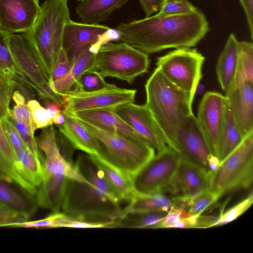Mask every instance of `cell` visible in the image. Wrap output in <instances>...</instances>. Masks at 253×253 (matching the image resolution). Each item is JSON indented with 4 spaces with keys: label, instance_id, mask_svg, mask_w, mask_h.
Returning a JSON list of instances; mask_svg holds the SVG:
<instances>
[{
    "label": "cell",
    "instance_id": "1",
    "mask_svg": "<svg viewBox=\"0 0 253 253\" xmlns=\"http://www.w3.org/2000/svg\"><path fill=\"white\" fill-rule=\"evenodd\" d=\"M209 30L206 16L198 9L179 15L157 13L121 23L116 29L118 40L147 54L169 48L194 47Z\"/></svg>",
    "mask_w": 253,
    "mask_h": 253
},
{
    "label": "cell",
    "instance_id": "2",
    "mask_svg": "<svg viewBox=\"0 0 253 253\" xmlns=\"http://www.w3.org/2000/svg\"><path fill=\"white\" fill-rule=\"evenodd\" d=\"M76 164L89 182L69 179L61 211L93 220H116L122 217L121 200L89 156L79 155Z\"/></svg>",
    "mask_w": 253,
    "mask_h": 253
},
{
    "label": "cell",
    "instance_id": "3",
    "mask_svg": "<svg viewBox=\"0 0 253 253\" xmlns=\"http://www.w3.org/2000/svg\"><path fill=\"white\" fill-rule=\"evenodd\" d=\"M145 104L167 140L174 136L182 121L193 114V100L189 93L167 79L156 67L145 84Z\"/></svg>",
    "mask_w": 253,
    "mask_h": 253
},
{
    "label": "cell",
    "instance_id": "4",
    "mask_svg": "<svg viewBox=\"0 0 253 253\" xmlns=\"http://www.w3.org/2000/svg\"><path fill=\"white\" fill-rule=\"evenodd\" d=\"M68 0H46L31 31L26 34L37 48L50 76L62 48L65 26L70 19Z\"/></svg>",
    "mask_w": 253,
    "mask_h": 253
},
{
    "label": "cell",
    "instance_id": "5",
    "mask_svg": "<svg viewBox=\"0 0 253 253\" xmlns=\"http://www.w3.org/2000/svg\"><path fill=\"white\" fill-rule=\"evenodd\" d=\"M75 118L104 145V155L101 158H97L131 177L156 155L155 148L150 144L110 133Z\"/></svg>",
    "mask_w": 253,
    "mask_h": 253
},
{
    "label": "cell",
    "instance_id": "6",
    "mask_svg": "<svg viewBox=\"0 0 253 253\" xmlns=\"http://www.w3.org/2000/svg\"><path fill=\"white\" fill-rule=\"evenodd\" d=\"M148 54L125 43L109 42L94 54L89 70L132 84L138 76L148 71Z\"/></svg>",
    "mask_w": 253,
    "mask_h": 253
},
{
    "label": "cell",
    "instance_id": "7",
    "mask_svg": "<svg viewBox=\"0 0 253 253\" xmlns=\"http://www.w3.org/2000/svg\"><path fill=\"white\" fill-rule=\"evenodd\" d=\"M253 131L221 161L215 170L209 173V190L221 196L238 188H248L253 174Z\"/></svg>",
    "mask_w": 253,
    "mask_h": 253
},
{
    "label": "cell",
    "instance_id": "8",
    "mask_svg": "<svg viewBox=\"0 0 253 253\" xmlns=\"http://www.w3.org/2000/svg\"><path fill=\"white\" fill-rule=\"evenodd\" d=\"M10 51L15 63L42 100H51L62 105V97L49 85L50 76L35 46L26 34L8 37Z\"/></svg>",
    "mask_w": 253,
    "mask_h": 253
},
{
    "label": "cell",
    "instance_id": "9",
    "mask_svg": "<svg viewBox=\"0 0 253 253\" xmlns=\"http://www.w3.org/2000/svg\"><path fill=\"white\" fill-rule=\"evenodd\" d=\"M205 57L196 48L175 49L159 57L156 64L162 74L194 100L197 85L202 78Z\"/></svg>",
    "mask_w": 253,
    "mask_h": 253
},
{
    "label": "cell",
    "instance_id": "10",
    "mask_svg": "<svg viewBox=\"0 0 253 253\" xmlns=\"http://www.w3.org/2000/svg\"><path fill=\"white\" fill-rule=\"evenodd\" d=\"M180 160L178 154L169 146L157 153L132 177L135 194H165L176 173Z\"/></svg>",
    "mask_w": 253,
    "mask_h": 253
},
{
    "label": "cell",
    "instance_id": "11",
    "mask_svg": "<svg viewBox=\"0 0 253 253\" xmlns=\"http://www.w3.org/2000/svg\"><path fill=\"white\" fill-rule=\"evenodd\" d=\"M167 146L181 160L211 172L209 161L213 155L194 114L182 121Z\"/></svg>",
    "mask_w": 253,
    "mask_h": 253
},
{
    "label": "cell",
    "instance_id": "12",
    "mask_svg": "<svg viewBox=\"0 0 253 253\" xmlns=\"http://www.w3.org/2000/svg\"><path fill=\"white\" fill-rule=\"evenodd\" d=\"M136 92V89L121 88L111 84L96 90L72 91L62 98V111L73 113L88 110L114 109L134 102Z\"/></svg>",
    "mask_w": 253,
    "mask_h": 253
},
{
    "label": "cell",
    "instance_id": "13",
    "mask_svg": "<svg viewBox=\"0 0 253 253\" xmlns=\"http://www.w3.org/2000/svg\"><path fill=\"white\" fill-rule=\"evenodd\" d=\"M36 140L39 149L43 153V178L64 175L70 179L89 182L80 171L72 157L61 152L53 125L42 128Z\"/></svg>",
    "mask_w": 253,
    "mask_h": 253
},
{
    "label": "cell",
    "instance_id": "14",
    "mask_svg": "<svg viewBox=\"0 0 253 253\" xmlns=\"http://www.w3.org/2000/svg\"><path fill=\"white\" fill-rule=\"evenodd\" d=\"M113 110L120 118L145 138L157 153L168 147L164 133L145 104L138 105L129 102Z\"/></svg>",
    "mask_w": 253,
    "mask_h": 253
},
{
    "label": "cell",
    "instance_id": "15",
    "mask_svg": "<svg viewBox=\"0 0 253 253\" xmlns=\"http://www.w3.org/2000/svg\"><path fill=\"white\" fill-rule=\"evenodd\" d=\"M39 0H0V30L9 35L29 33L40 11Z\"/></svg>",
    "mask_w": 253,
    "mask_h": 253
},
{
    "label": "cell",
    "instance_id": "16",
    "mask_svg": "<svg viewBox=\"0 0 253 253\" xmlns=\"http://www.w3.org/2000/svg\"><path fill=\"white\" fill-rule=\"evenodd\" d=\"M226 105L225 95L215 91H207L199 103L196 117L212 154L217 158L219 138Z\"/></svg>",
    "mask_w": 253,
    "mask_h": 253
},
{
    "label": "cell",
    "instance_id": "17",
    "mask_svg": "<svg viewBox=\"0 0 253 253\" xmlns=\"http://www.w3.org/2000/svg\"><path fill=\"white\" fill-rule=\"evenodd\" d=\"M112 33V29L107 26L79 23L70 19L64 28L62 49L71 67L85 46L93 44Z\"/></svg>",
    "mask_w": 253,
    "mask_h": 253
},
{
    "label": "cell",
    "instance_id": "18",
    "mask_svg": "<svg viewBox=\"0 0 253 253\" xmlns=\"http://www.w3.org/2000/svg\"><path fill=\"white\" fill-rule=\"evenodd\" d=\"M209 173L180 159L176 173L166 195L175 200L183 201L207 191L210 188Z\"/></svg>",
    "mask_w": 253,
    "mask_h": 253
},
{
    "label": "cell",
    "instance_id": "19",
    "mask_svg": "<svg viewBox=\"0 0 253 253\" xmlns=\"http://www.w3.org/2000/svg\"><path fill=\"white\" fill-rule=\"evenodd\" d=\"M227 103L243 137L253 131V83L243 81L225 92Z\"/></svg>",
    "mask_w": 253,
    "mask_h": 253
},
{
    "label": "cell",
    "instance_id": "20",
    "mask_svg": "<svg viewBox=\"0 0 253 253\" xmlns=\"http://www.w3.org/2000/svg\"><path fill=\"white\" fill-rule=\"evenodd\" d=\"M113 109L88 110L69 114L106 132L131 140L151 145L120 118Z\"/></svg>",
    "mask_w": 253,
    "mask_h": 253
},
{
    "label": "cell",
    "instance_id": "21",
    "mask_svg": "<svg viewBox=\"0 0 253 253\" xmlns=\"http://www.w3.org/2000/svg\"><path fill=\"white\" fill-rule=\"evenodd\" d=\"M64 113V123L57 126L62 135L74 149L81 150L90 156L102 158L105 151L103 144L72 115Z\"/></svg>",
    "mask_w": 253,
    "mask_h": 253
},
{
    "label": "cell",
    "instance_id": "22",
    "mask_svg": "<svg viewBox=\"0 0 253 253\" xmlns=\"http://www.w3.org/2000/svg\"><path fill=\"white\" fill-rule=\"evenodd\" d=\"M0 177L14 183L25 193L36 195L37 188L22 173L15 152L3 129L0 121Z\"/></svg>",
    "mask_w": 253,
    "mask_h": 253
},
{
    "label": "cell",
    "instance_id": "23",
    "mask_svg": "<svg viewBox=\"0 0 253 253\" xmlns=\"http://www.w3.org/2000/svg\"><path fill=\"white\" fill-rule=\"evenodd\" d=\"M239 41L231 33L220 53L216 65V74L222 90L225 93L233 85L237 70Z\"/></svg>",
    "mask_w": 253,
    "mask_h": 253
},
{
    "label": "cell",
    "instance_id": "24",
    "mask_svg": "<svg viewBox=\"0 0 253 253\" xmlns=\"http://www.w3.org/2000/svg\"><path fill=\"white\" fill-rule=\"evenodd\" d=\"M91 44L83 48L66 75L49 82L52 90L62 98L76 88L81 76L90 69L95 54L90 50Z\"/></svg>",
    "mask_w": 253,
    "mask_h": 253
},
{
    "label": "cell",
    "instance_id": "25",
    "mask_svg": "<svg viewBox=\"0 0 253 253\" xmlns=\"http://www.w3.org/2000/svg\"><path fill=\"white\" fill-rule=\"evenodd\" d=\"M128 0H83L76 12L82 23L99 24L107 20L111 13L125 5Z\"/></svg>",
    "mask_w": 253,
    "mask_h": 253
},
{
    "label": "cell",
    "instance_id": "26",
    "mask_svg": "<svg viewBox=\"0 0 253 253\" xmlns=\"http://www.w3.org/2000/svg\"><path fill=\"white\" fill-rule=\"evenodd\" d=\"M10 183L0 177V203L18 212L28 220L37 209L36 201H33L29 195L20 193Z\"/></svg>",
    "mask_w": 253,
    "mask_h": 253
},
{
    "label": "cell",
    "instance_id": "27",
    "mask_svg": "<svg viewBox=\"0 0 253 253\" xmlns=\"http://www.w3.org/2000/svg\"><path fill=\"white\" fill-rule=\"evenodd\" d=\"M89 156L102 170L107 182L121 201L125 200L129 202L135 195L132 177L97 157Z\"/></svg>",
    "mask_w": 253,
    "mask_h": 253
},
{
    "label": "cell",
    "instance_id": "28",
    "mask_svg": "<svg viewBox=\"0 0 253 253\" xmlns=\"http://www.w3.org/2000/svg\"><path fill=\"white\" fill-rule=\"evenodd\" d=\"M175 206V200L166 194L143 195L135 194L128 205L123 209V215L133 212H169Z\"/></svg>",
    "mask_w": 253,
    "mask_h": 253
},
{
    "label": "cell",
    "instance_id": "29",
    "mask_svg": "<svg viewBox=\"0 0 253 253\" xmlns=\"http://www.w3.org/2000/svg\"><path fill=\"white\" fill-rule=\"evenodd\" d=\"M243 138L234 122L226 101L218 142V158L219 162L240 144Z\"/></svg>",
    "mask_w": 253,
    "mask_h": 253
},
{
    "label": "cell",
    "instance_id": "30",
    "mask_svg": "<svg viewBox=\"0 0 253 253\" xmlns=\"http://www.w3.org/2000/svg\"><path fill=\"white\" fill-rule=\"evenodd\" d=\"M253 203L252 193L225 212L221 211L217 216H198L196 228H207L226 224L235 220L247 211Z\"/></svg>",
    "mask_w": 253,
    "mask_h": 253
},
{
    "label": "cell",
    "instance_id": "31",
    "mask_svg": "<svg viewBox=\"0 0 253 253\" xmlns=\"http://www.w3.org/2000/svg\"><path fill=\"white\" fill-rule=\"evenodd\" d=\"M168 212L159 211L126 213L116 220L115 228L156 229Z\"/></svg>",
    "mask_w": 253,
    "mask_h": 253
},
{
    "label": "cell",
    "instance_id": "32",
    "mask_svg": "<svg viewBox=\"0 0 253 253\" xmlns=\"http://www.w3.org/2000/svg\"><path fill=\"white\" fill-rule=\"evenodd\" d=\"M9 36L0 30V69L12 76L16 85L30 84L13 58L8 44Z\"/></svg>",
    "mask_w": 253,
    "mask_h": 253
},
{
    "label": "cell",
    "instance_id": "33",
    "mask_svg": "<svg viewBox=\"0 0 253 253\" xmlns=\"http://www.w3.org/2000/svg\"><path fill=\"white\" fill-rule=\"evenodd\" d=\"M243 81L253 83V44L248 41L239 42L238 64L233 86Z\"/></svg>",
    "mask_w": 253,
    "mask_h": 253
},
{
    "label": "cell",
    "instance_id": "34",
    "mask_svg": "<svg viewBox=\"0 0 253 253\" xmlns=\"http://www.w3.org/2000/svg\"><path fill=\"white\" fill-rule=\"evenodd\" d=\"M7 117L30 152L43 163V156L37 146L34 135L35 131L29 125L15 118L9 112Z\"/></svg>",
    "mask_w": 253,
    "mask_h": 253
},
{
    "label": "cell",
    "instance_id": "35",
    "mask_svg": "<svg viewBox=\"0 0 253 253\" xmlns=\"http://www.w3.org/2000/svg\"><path fill=\"white\" fill-rule=\"evenodd\" d=\"M15 88L12 76L0 69V120L8 115L10 102Z\"/></svg>",
    "mask_w": 253,
    "mask_h": 253
},
{
    "label": "cell",
    "instance_id": "36",
    "mask_svg": "<svg viewBox=\"0 0 253 253\" xmlns=\"http://www.w3.org/2000/svg\"><path fill=\"white\" fill-rule=\"evenodd\" d=\"M221 196L220 194L208 190L186 200L185 209L192 216L200 215Z\"/></svg>",
    "mask_w": 253,
    "mask_h": 253
},
{
    "label": "cell",
    "instance_id": "37",
    "mask_svg": "<svg viewBox=\"0 0 253 253\" xmlns=\"http://www.w3.org/2000/svg\"><path fill=\"white\" fill-rule=\"evenodd\" d=\"M12 98L15 105L12 110L10 109L9 113L18 120L30 126L35 131L37 130L24 96L17 90L14 91Z\"/></svg>",
    "mask_w": 253,
    "mask_h": 253
},
{
    "label": "cell",
    "instance_id": "38",
    "mask_svg": "<svg viewBox=\"0 0 253 253\" xmlns=\"http://www.w3.org/2000/svg\"><path fill=\"white\" fill-rule=\"evenodd\" d=\"M108 84L98 72L88 70L81 76L77 87L72 91L96 90L107 86Z\"/></svg>",
    "mask_w": 253,
    "mask_h": 253
},
{
    "label": "cell",
    "instance_id": "39",
    "mask_svg": "<svg viewBox=\"0 0 253 253\" xmlns=\"http://www.w3.org/2000/svg\"><path fill=\"white\" fill-rule=\"evenodd\" d=\"M27 105L36 129H42L53 125L50 112L42 106L37 100H29Z\"/></svg>",
    "mask_w": 253,
    "mask_h": 253
},
{
    "label": "cell",
    "instance_id": "40",
    "mask_svg": "<svg viewBox=\"0 0 253 253\" xmlns=\"http://www.w3.org/2000/svg\"><path fill=\"white\" fill-rule=\"evenodd\" d=\"M198 9L185 0H166L157 13L161 15H173L194 12Z\"/></svg>",
    "mask_w": 253,
    "mask_h": 253
},
{
    "label": "cell",
    "instance_id": "41",
    "mask_svg": "<svg viewBox=\"0 0 253 253\" xmlns=\"http://www.w3.org/2000/svg\"><path fill=\"white\" fill-rule=\"evenodd\" d=\"M3 129L14 151L26 146L17 129L8 117L0 120Z\"/></svg>",
    "mask_w": 253,
    "mask_h": 253
},
{
    "label": "cell",
    "instance_id": "42",
    "mask_svg": "<svg viewBox=\"0 0 253 253\" xmlns=\"http://www.w3.org/2000/svg\"><path fill=\"white\" fill-rule=\"evenodd\" d=\"M71 68L69 60L61 48L51 73L49 82L56 81L64 76Z\"/></svg>",
    "mask_w": 253,
    "mask_h": 253
},
{
    "label": "cell",
    "instance_id": "43",
    "mask_svg": "<svg viewBox=\"0 0 253 253\" xmlns=\"http://www.w3.org/2000/svg\"><path fill=\"white\" fill-rule=\"evenodd\" d=\"M26 220L18 212L0 204V227H10L14 223Z\"/></svg>",
    "mask_w": 253,
    "mask_h": 253
},
{
    "label": "cell",
    "instance_id": "44",
    "mask_svg": "<svg viewBox=\"0 0 253 253\" xmlns=\"http://www.w3.org/2000/svg\"><path fill=\"white\" fill-rule=\"evenodd\" d=\"M146 17L154 12H159L166 0H138Z\"/></svg>",
    "mask_w": 253,
    "mask_h": 253
},
{
    "label": "cell",
    "instance_id": "45",
    "mask_svg": "<svg viewBox=\"0 0 253 253\" xmlns=\"http://www.w3.org/2000/svg\"><path fill=\"white\" fill-rule=\"evenodd\" d=\"M246 14L250 36L253 39V0H239Z\"/></svg>",
    "mask_w": 253,
    "mask_h": 253
},
{
    "label": "cell",
    "instance_id": "46",
    "mask_svg": "<svg viewBox=\"0 0 253 253\" xmlns=\"http://www.w3.org/2000/svg\"><path fill=\"white\" fill-rule=\"evenodd\" d=\"M43 101L44 108L50 112L52 119L61 113L63 109L61 105L49 100Z\"/></svg>",
    "mask_w": 253,
    "mask_h": 253
},
{
    "label": "cell",
    "instance_id": "47",
    "mask_svg": "<svg viewBox=\"0 0 253 253\" xmlns=\"http://www.w3.org/2000/svg\"><path fill=\"white\" fill-rule=\"evenodd\" d=\"M65 119V114L63 111H62L61 113L59 115L52 119L53 124L56 126L61 125L64 123Z\"/></svg>",
    "mask_w": 253,
    "mask_h": 253
},
{
    "label": "cell",
    "instance_id": "48",
    "mask_svg": "<svg viewBox=\"0 0 253 253\" xmlns=\"http://www.w3.org/2000/svg\"><path fill=\"white\" fill-rule=\"evenodd\" d=\"M205 90V87L203 84H199L196 87L195 93L198 94H202Z\"/></svg>",
    "mask_w": 253,
    "mask_h": 253
},
{
    "label": "cell",
    "instance_id": "49",
    "mask_svg": "<svg viewBox=\"0 0 253 253\" xmlns=\"http://www.w3.org/2000/svg\"><path fill=\"white\" fill-rule=\"evenodd\" d=\"M77 0L81 1H82L83 0Z\"/></svg>",
    "mask_w": 253,
    "mask_h": 253
},
{
    "label": "cell",
    "instance_id": "50",
    "mask_svg": "<svg viewBox=\"0 0 253 253\" xmlns=\"http://www.w3.org/2000/svg\"><path fill=\"white\" fill-rule=\"evenodd\" d=\"M0 204H1L0 203ZM1 205H2V204H1Z\"/></svg>",
    "mask_w": 253,
    "mask_h": 253
}]
</instances>
